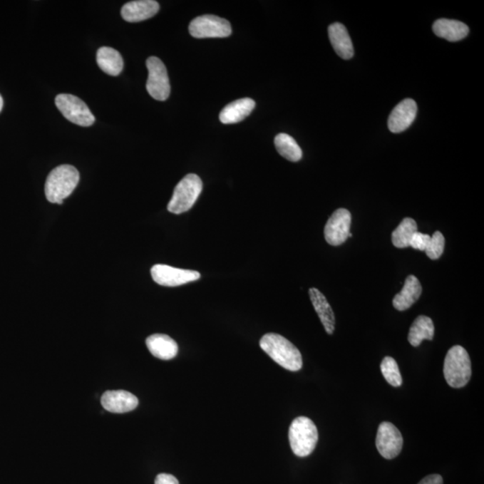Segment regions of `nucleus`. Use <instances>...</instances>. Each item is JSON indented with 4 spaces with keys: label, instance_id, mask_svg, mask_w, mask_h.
Here are the masks:
<instances>
[{
    "label": "nucleus",
    "instance_id": "1",
    "mask_svg": "<svg viewBox=\"0 0 484 484\" xmlns=\"http://www.w3.org/2000/svg\"><path fill=\"white\" fill-rule=\"evenodd\" d=\"M259 346L272 360L287 370L298 371L302 368V354L285 337L278 334H267L261 339Z\"/></svg>",
    "mask_w": 484,
    "mask_h": 484
},
{
    "label": "nucleus",
    "instance_id": "2",
    "mask_svg": "<svg viewBox=\"0 0 484 484\" xmlns=\"http://www.w3.org/2000/svg\"><path fill=\"white\" fill-rule=\"evenodd\" d=\"M78 170L74 166L63 165L52 170L45 183V196L51 203L63 204L79 182Z\"/></svg>",
    "mask_w": 484,
    "mask_h": 484
},
{
    "label": "nucleus",
    "instance_id": "3",
    "mask_svg": "<svg viewBox=\"0 0 484 484\" xmlns=\"http://www.w3.org/2000/svg\"><path fill=\"white\" fill-rule=\"evenodd\" d=\"M443 371L446 381L452 388H461L468 384L472 376V364L464 347L455 346L448 350Z\"/></svg>",
    "mask_w": 484,
    "mask_h": 484
},
{
    "label": "nucleus",
    "instance_id": "4",
    "mask_svg": "<svg viewBox=\"0 0 484 484\" xmlns=\"http://www.w3.org/2000/svg\"><path fill=\"white\" fill-rule=\"evenodd\" d=\"M319 441L318 429L308 417L296 418L289 429V441L294 454L299 458L308 457L316 448Z\"/></svg>",
    "mask_w": 484,
    "mask_h": 484
},
{
    "label": "nucleus",
    "instance_id": "5",
    "mask_svg": "<svg viewBox=\"0 0 484 484\" xmlns=\"http://www.w3.org/2000/svg\"><path fill=\"white\" fill-rule=\"evenodd\" d=\"M203 190V182L196 174H187L174 189L168 204L170 213L180 215L192 208Z\"/></svg>",
    "mask_w": 484,
    "mask_h": 484
},
{
    "label": "nucleus",
    "instance_id": "6",
    "mask_svg": "<svg viewBox=\"0 0 484 484\" xmlns=\"http://www.w3.org/2000/svg\"><path fill=\"white\" fill-rule=\"evenodd\" d=\"M55 103L62 115L72 123L81 127H90L95 123V116L78 97L62 93L56 97Z\"/></svg>",
    "mask_w": 484,
    "mask_h": 484
},
{
    "label": "nucleus",
    "instance_id": "7",
    "mask_svg": "<svg viewBox=\"0 0 484 484\" xmlns=\"http://www.w3.org/2000/svg\"><path fill=\"white\" fill-rule=\"evenodd\" d=\"M148 69V79L146 90L153 98L165 101L169 98L170 86L168 72L165 65L158 57H150L146 61Z\"/></svg>",
    "mask_w": 484,
    "mask_h": 484
},
{
    "label": "nucleus",
    "instance_id": "8",
    "mask_svg": "<svg viewBox=\"0 0 484 484\" xmlns=\"http://www.w3.org/2000/svg\"><path fill=\"white\" fill-rule=\"evenodd\" d=\"M190 34L197 39L225 38L231 36L232 26L227 20L212 15L198 16L190 23Z\"/></svg>",
    "mask_w": 484,
    "mask_h": 484
},
{
    "label": "nucleus",
    "instance_id": "9",
    "mask_svg": "<svg viewBox=\"0 0 484 484\" xmlns=\"http://www.w3.org/2000/svg\"><path fill=\"white\" fill-rule=\"evenodd\" d=\"M151 276L156 284L162 287H175L200 279L197 271L180 269L167 264H155L152 267Z\"/></svg>",
    "mask_w": 484,
    "mask_h": 484
},
{
    "label": "nucleus",
    "instance_id": "10",
    "mask_svg": "<svg viewBox=\"0 0 484 484\" xmlns=\"http://www.w3.org/2000/svg\"><path fill=\"white\" fill-rule=\"evenodd\" d=\"M351 224L350 212L344 208L337 209L331 215L324 230L326 242L332 246H339L346 242L349 237L353 236L350 232Z\"/></svg>",
    "mask_w": 484,
    "mask_h": 484
},
{
    "label": "nucleus",
    "instance_id": "11",
    "mask_svg": "<svg viewBox=\"0 0 484 484\" xmlns=\"http://www.w3.org/2000/svg\"><path fill=\"white\" fill-rule=\"evenodd\" d=\"M403 440L401 433L394 424L384 421L379 426L376 446L383 458L393 459L400 454Z\"/></svg>",
    "mask_w": 484,
    "mask_h": 484
},
{
    "label": "nucleus",
    "instance_id": "12",
    "mask_svg": "<svg viewBox=\"0 0 484 484\" xmlns=\"http://www.w3.org/2000/svg\"><path fill=\"white\" fill-rule=\"evenodd\" d=\"M417 104L413 99H406L396 105L388 118V125L392 133H401L416 120Z\"/></svg>",
    "mask_w": 484,
    "mask_h": 484
},
{
    "label": "nucleus",
    "instance_id": "13",
    "mask_svg": "<svg viewBox=\"0 0 484 484\" xmlns=\"http://www.w3.org/2000/svg\"><path fill=\"white\" fill-rule=\"evenodd\" d=\"M101 403L108 412L124 413L137 408L138 399L137 396L125 390H110L104 393Z\"/></svg>",
    "mask_w": 484,
    "mask_h": 484
},
{
    "label": "nucleus",
    "instance_id": "14",
    "mask_svg": "<svg viewBox=\"0 0 484 484\" xmlns=\"http://www.w3.org/2000/svg\"><path fill=\"white\" fill-rule=\"evenodd\" d=\"M160 6L154 0H138L127 3L121 9L123 19L130 23L148 20L158 13Z\"/></svg>",
    "mask_w": 484,
    "mask_h": 484
},
{
    "label": "nucleus",
    "instance_id": "15",
    "mask_svg": "<svg viewBox=\"0 0 484 484\" xmlns=\"http://www.w3.org/2000/svg\"><path fill=\"white\" fill-rule=\"evenodd\" d=\"M329 36L334 50L340 58L350 59L354 57L353 43L346 26L335 23L329 27Z\"/></svg>",
    "mask_w": 484,
    "mask_h": 484
},
{
    "label": "nucleus",
    "instance_id": "16",
    "mask_svg": "<svg viewBox=\"0 0 484 484\" xmlns=\"http://www.w3.org/2000/svg\"><path fill=\"white\" fill-rule=\"evenodd\" d=\"M146 346L150 353L161 360L168 361L175 358L179 346L172 337L163 334H155L146 339Z\"/></svg>",
    "mask_w": 484,
    "mask_h": 484
},
{
    "label": "nucleus",
    "instance_id": "17",
    "mask_svg": "<svg viewBox=\"0 0 484 484\" xmlns=\"http://www.w3.org/2000/svg\"><path fill=\"white\" fill-rule=\"evenodd\" d=\"M423 292V287L418 278L414 276L407 277L401 292L393 299V305L399 311L410 309L419 299Z\"/></svg>",
    "mask_w": 484,
    "mask_h": 484
},
{
    "label": "nucleus",
    "instance_id": "18",
    "mask_svg": "<svg viewBox=\"0 0 484 484\" xmlns=\"http://www.w3.org/2000/svg\"><path fill=\"white\" fill-rule=\"evenodd\" d=\"M309 297H311L313 307H314L316 312L318 313L320 321H321L322 325L325 327L326 333L329 335H332L334 331H335L336 318L325 295L316 288L309 289Z\"/></svg>",
    "mask_w": 484,
    "mask_h": 484
},
{
    "label": "nucleus",
    "instance_id": "19",
    "mask_svg": "<svg viewBox=\"0 0 484 484\" xmlns=\"http://www.w3.org/2000/svg\"><path fill=\"white\" fill-rule=\"evenodd\" d=\"M255 101L250 98H243L235 101L226 105L221 111L220 121L224 124H235L240 123L249 116L255 109Z\"/></svg>",
    "mask_w": 484,
    "mask_h": 484
},
{
    "label": "nucleus",
    "instance_id": "20",
    "mask_svg": "<svg viewBox=\"0 0 484 484\" xmlns=\"http://www.w3.org/2000/svg\"><path fill=\"white\" fill-rule=\"evenodd\" d=\"M433 30L438 37L452 43L464 39L469 34L468 26L457 20L438 19L433 24Z\"/></svg>",
    "mask_w": 484,
    "mask_h": 484
},
{
    "label": "nucleus",
    "instance_id": "21",
    "mask_svg": "<svg viewBox=\"0 0 484 484\" xmlns=\"http://www.w3.org/2000/svg\"><path fill=\"white\" fill-rule=\"evenodd\" d=\"M97 64L107 75L116 76L123 71L124 62L120 52L110 47L100 48L96 55Z\"/></svg>",
    "mask_w": 484,
    "mask_h": 484
},
{
    "label": "nucleus",
    "instance_id": "22",
    "mask_svg": "<svg viewBox=\"0 0 484 484\" xmlns=\"http://www.w3.org/2000/svg\"><path fill=\"white\" fill-rule=\"evenodd\" d=\"M434 324L433 319L426 316H419L414 320L408 334V341L413 346H419L423 340H433Z\"/></svg>",
    "mask_w": 484,
    "mask_h": 484
},
{
    "label": "nucleus",
    "instance_id": "23",
    "mask_svg": "<svg viewBox=\"0 0 484 484\" xmlns=\"http://www.w3.org/2000/svg\"><path fill=\"white\" fill-rule=\"evenodd\" d=\"M274 145L277 152L290 162H299L302 158V151L294 138L287 134L281 133L274 138Z\"/></svg>",
    "mask_w": 484,
    "mask_h": 484
},
{
    "label": "nucleus",
    "instance_id": "24",
    "mask_svg": "<svg viewBox=\"0 0 484 484\" xmlns=\"http://www.w3.org/2000/svg\"><path fill=\"white\" fill-rule=\"evenodd\" d=\"M418 230L416 222L412 218H405L392 233L393 245L398 249L410 246L411 239Z\"/></svg>",
    "mask_w": 484,
    "mask_h": 484
},
{
    "label": "nucleus",
    "instance_id": "25",
    "mask_svg": "<svg viewBox=\"0 0 484 484\" xmlns=\"http://www.w3.org/2000/svg\"><path fill=\"white\" fill-rule=\"evenodd\" d=\"M382 375L388 384L398 388L403 384V379L400 374L398 362L394 358L386 356L383 359L381 365Z\"/></svg>",
    "mask_w": 484,
    "mask_h": 484
},
{
    "label": "nucleus",
    "instance_id": "26",
    "mask_svg": "<svg viewBox=\"0 0 484 484\" xmlns=\"http://www.w3.org/2000/svg\"><path fill=\"white\" fill-rule=\"evenodd\" d=\"M445 249V238L441 232H434V235L431 237L429 243L426 250V255L431 259H438L443 254Z\"/></svg>",
    "mask_w": 484,
    "mask_h": 484
},
{
    "label": "nucleus",
    "instance_id": "27",
    "mask_svg": "<svg viewBox=\"0 0 484 484\" xmlns=\"http://www.w3.org/2000/svg\"><path fill=\"white\" fill-rule=\"evenodd\" d=\"M431 240V236L428 235H424L419 232H416L411 239L410 246L413 249L421 250V252H424L426 249L428 243H429Z\"/></svg>",
    "mask_w": 484,
    "mask_h": 484
},
{
    "label": "nucleus",
    "instance_id": "28",
    "mask_svg": "<svg viewBox=\"0 0 484 484\" xmlns=\"http://www.w3.org/2000/svg\"><path fill=\"white\" fill-rule=\"evenodd\" d=\"M155 484H180L175 476L168 473H160L156 476Z\"/></svg>",
    "mask_w": 484,
    "mask_h": 484
},
{
    "label": "nucleus",
    "instance_id": "29",
    "mask_svg": "<svg viewBox=\"0 0 484 484\" xmlns=\"http://www.w3.org/2000/svg\"><path fill=\"white\" fill-rule=\"evenodd\" d=\"M418 484H443V478L440 475H431L421 480Z\"/></svg>",
    "mask_w": 484,
    "mask_h": 484
},
{
    "label": "nucleus",
    "instance_id": "30",
    "mask_svg": "<svg viewBox=\"0 0 484 484\" xmlns=\"http://www.w3.org/2000/svg\"><path fill=\"white\" fill-rule=\"evenodd\" d=\"M3 105H4V102H3L2 96H0V113H1V110L3 109Z\"/></svg>",
    "mask_w": 484,
    "mask_h": 484
}]
</instances>
